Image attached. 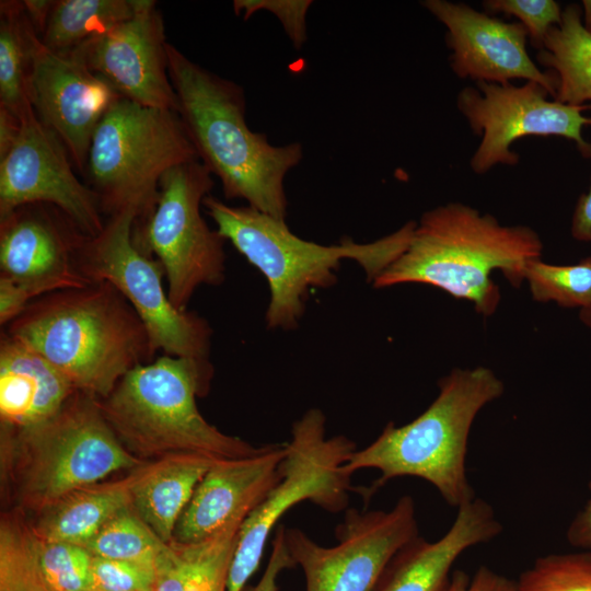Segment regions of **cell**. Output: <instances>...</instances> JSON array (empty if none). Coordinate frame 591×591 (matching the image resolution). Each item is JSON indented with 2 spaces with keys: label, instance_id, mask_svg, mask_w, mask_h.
<instances>
[{
  "label": "cell",
  "instance_id": "obj_1",
  "mask_svg": "<svg viewBox=\"0 0 591 591\" xmlns=\"http://www.w3.org/2000/svg\"><path fill=\"white\" fill-rule=\"evenodd\" d=\"M169 76L177 113L198 160L216 175L227 199L286 220L285 178L303 158L299 142L274 146L250 129L243 88L190 60L167 43Z\"/></svg>",
  "mask_w": 591,
  "mask_h": 591
},
{
  "label": "cell",
  "instance_id": "obj_2",
  "mask_svg": "<svg viewBox=\"0 0 591 591\" xmlns=\"http://www.w3.org/2000/svg\"><path fill=\"white\" fill-rule=\"evenodd\" d=\"M4 332L39 352L77 391L100 399L157 354L137 312L107 281L44 294Z\"/></svg>",
  "mask_w": 591,
  "mask_h": 591
},
{
  "label": "cell",
  "instance_id": "obj_3",
  "mask_svg": "<svg viewBox=\"0 0 591 591\" xmlns=\"http://www.w3.org/2000/svg\"><path fill=\"white\" fill-rule=\"evenodd\" d=\"M542 252L543 242L532 228L503 225L490 213L450 202L421 216L407 248L372 285L432 286L490 316L501 298L491 271L500 269L518 288L526 262L541 257Z\"/></svg>",
  "mask_w": 591,
  "mask_h": 591
},
{
  "label": "cell",
  "instance_id": "obj_4",
  "mask_svg": "<svg viewBox=\"0 0 591 591\" xmlns=\"http://www.w3.org/2000/svg\"><path fill=\"white\" fill-rule=\"evenodd\" d=\"M202 206L217 231L266 278L269 303L266 323L270 329H294L313 288L336 282V270L345 259L358 263L373 282L407 248L416 222L369 243L344 237L339 244L321 245L296 235L286 220L250 206H230L208 195Z\"/></svg>",
  "mask_w": 591,
  "mask_h": 591
},
{
  "label": "cell",
  "instance_id": "obj_5",
  "mask_svg": "<svg viewBox=\"0 0 591 591\" xmlns=\"http://www.w3.org/2000/svg\"><path fill=\"white\" fill-rule=\"evenodd\" d=\"M213 374L209 359L162 355L140 364L117 383L101 410L120 443L136 457L171 455L241 459L266 451L229 436L200 414L196 398L207 394Z\"/></svg>",
  "mask_w": 591,
  "mask_h": 591
},
{
  "label": "cell",
  "instance_id": "obj_6",
  "mask_svg": "<svg viewBox=\"0 0 591 591\" xmlns=\"http://www.w3.org/2000/svg\"><path fill=\"white\" fill-rule=\"evenodd\" d=\"M438 386V396L417 418L401 427L389 422L372 443L350 455L345 468L351 475L362 468L381 473L361 490L363 499L401 476L430 483L456 509L475 498L465 468L470 431L476 415L503 394L505 385L491 369L479 366L453 369Z\"/></svg>",
  "mask_w": 591,
  "mask_h": 591
},
{
  "label": "cell",
  "instance_id": "obj_7",
  "mask_svg": "<svg viewBox=\"0 0 591 591\" xmlns=\"http://www.w3.org/2000/svg\"><path fill=\"white\" fill-rule=\"evenodd\" d=\"M0 449L1 480L13 509L35 514L76 489L146 463L120 443L99 398L79 391L42 424L1 426Z\"/></svg>",
  "mask_w": 591,
  "mask_h": 591
},
{
  "label": "cell",
  "instance_id": "obj_8",
  "mask_svg": "<svg viewBox=\"0 0 591 591\" xmlns=\"http://www.w3.org/2000/svg\"><path fill=\"white\" fill-rule=\"evenodd\" d=\"M194 160L176 111L119 97L93 135L84 173L103 213L134 211L141 220L153 210L165 172Z\"/></svg>",
  "mask_w": 591,
  "mask_h": 591
},
{
  "label": "cell",
  "instance_id": "obj_9",
  "mask_svg": "<svg viewBox=\"0 0 591 591\" xmlns=\"http://www.w3.org/2000/svg\"><path fill=\"white\" fill-rule=\"evenodd\" d=\"M356 450L346 436L326 437V417L318 408L306 410L293 422L280 464L281 479L240 528L227 591L245 589L269 534L289 509L305 500L329 512L348 509L356 488L345 464Z\"/></svg>",
  "mask_w": 591,
  "mask_h": 591
},
{
  "label": "cell",
  "instance_id": "obj_10",
  "mask_svg": "<svg viewBox=\"0 0 591 591\" xmlns=\"http://www.w3.org/2000/svg\"><path fill=\"white\" fill-rule=\"evenodd\" d=\"M212 187V175L199 160L178 164L160 179L153 210L134 224L135 245L161 264L178 310H187L200 286H219L225 278V240L201 215Z\"/></svg>",
  "mask_w": 591,
  "mask_h": 591
},
{
  "label": "cell",
  "instance_id": "obj_11",
  "mask_svg": "<svg viewBox=\"0 0 591 591\" xmlns=\"http://www.w3.org/2000/svg\"><path fill=\"white\" fill-rule=\"evenodd\" d=\"M136 220L134 211H120L107 218L97 235H84L74 257L77 270L89 282H109L127 299L157 352L208 359L212 328L197 313L173 305L161 264L132 241Z\"/></svg>",
  "mask_w": 591,
  "mask_h": 591
},
{
  "label": "cell",
  "instance_id": "obj_12",
  "mask_svg": "<svg viewBox=\"0 0 591 591\" xmlns=\"http://www.w3.org/2000/svg\"><path fill=\"white\" fill-rule=\"evenodd\" d=\"M417 536L415 503L408 495L389 511L346 509L334 546L317 544L300 529L285 530L305 591H374L393 557Z\"/></svg>",
  "mask_w": 591,
  "mask_h": 591
},
{
  "label": "cell",
  "instance_id": "obj_13",
  "mask_svg": "<svg viewBox=\"0 0 591 591\" xmlns=\"http://www.w3.org/2000/svg\"><path fill=\"white\" fill-rule=\"evenodd\" d=\"M85 234L58 208L31 204L0 218V324L14 320L33 300L88 286L76 268Z\"/></svg>",
  "mask_w": 591,
  "mask_h": 591
},
{
  "label": "cell",
  "instance_id": "obj_14",
  "mask_svg": "<svg viewBox=\"0 0 591 591\" xmlns=\"http://www.w3.org/2000/svg\"><path fill=\"white\" fill-rule=\"evenodd\" d=\"M549 92L541 84L526 81L522 85L476 82V88L462 89L456 97L459 111L474 134L482 137L470 165L484 174L495 165H515L519 155L511 144L523 137H563L573 141L583 157L590 158L591 144L582 128L591 118L582 115L591 105H568L549 101Z\"/></svg>",
  "mask_w": 591,
  "mask_h": 591
},
{
  "label": "cell",
  "instance_id": "obj_15",
  "mask_svg": "<svg viewBox=\"0 0 591 591\" xmlns=\"http://www.w3.org/2000/svg\"><path fill=\"white\" fill-rule=\"evenodd\" d=\"M18 140L0 160V218L31 204L61 210L85 235L104 228L99 196L76 176L63 143L37 119L22 120Z\"/></svg>",
  "mask_w": 591,
  "mask_h": 591
},
{
  "label": "cell",
  "instance_id": "obj_16",
  "mask_svg": "<svg viewBox=\"0 0 591 591\" xmlns=\"http://www.w3.org/2000/svg\"><path fill=\"white\" fill-rule=\"evenodd\" d=\"M167 42L157 2L68 53L102 77L121 97L177 112L169 76Z\"/></svg>",
  "mask_w": 591,
  "mask_h": 591
},
{
  "label": "cell",
  "instance_id": "obj_17",
  "mask_svg": "<svg viewBox=\"0 0 591 591\" xmlns=\"http://www.w3.org/2000/svg\"><path fill=\"white\" fill-rule=\"evenodd\" d=\"M27 96L37 119L63 143L73 166L84 172L93 135L121 96L76 57L54 53L40 39L32 57Z\"/></svg>",
  "mask_w": 591,
  "mask_h": 591
},
{
  "label": "cell",
  "instance_id": "obj_18",
  "mask_svg": "<svg viewBox=\"0 0 591 591\" xmlns=\"http://www.w3.org/2000/svg\"><path fill=\"white\" fill-rule=\"evenodd\" d=\"M421 5L447 27L450 66L459 78L498 84L523 79L555 96L557 77L533 62L526 50L529 34L521 23H508L448 0H425Z\"/></svg>",
  "mask_w": 591,
  "mask_h": 591
},
{
  "label": "cell",
  "instance_id": "obj_19",
  "mask_svg": "<svg viewBox=\"0 0 591 591\" xmlns=\"http://www.w3.org/2000/svg\"><path fill=\"white\" fill-rule=\"evenodd\" d=\"M285 452V444H270L253 456L215 461L181 514L173 540L200 542L243 523L281 479Z\"/></svg>",
  "mask_w": 591,
  "mask_h": 591
},
{
  "label": "cell",
  "instance_id": "obj_20",
  "mask_svg": "<svg viewBox=\"0 0 591 591\" xmlns=\"http://www.w3.org/2000/svg\"><path fill=\"white\" fill-rule=\"evenodd\" d=\"M92 555L38 536L21 510L0 523V591H89Z\"/></svg>",
  "mask_w": 591,
  "mask_h": 591
},
{
  "label": "cell",
  "instance_id": "obj_21",
  "mask_svg": "<svg viewBox=\"0 0 591 591\" xmlns=\"http://www.w3.org/2000/svg\"><path fill=\"white\" fill-rule=\"evenodd\" d=\"M502 531L491 506L480 498L461 506L449 531L438 541L417 536L391 560L376 591H444L452 565L467 548Z\"/></svg>",
  "mask_w": 591,
  "mask_h": 591
},
{
  "label": "cell",
  "instance_id": "obj_22",
  "mask_svg": "<svg viewBox=\"0 0 591 591\" xmlns=\"http://www.w3.org/2000/svg\"><path fill=\"white\" fill-rule=\"evenodd\" d=\"M77 392L39 352L4 331L0 339L1 426L25 429L55 416Z\"/></svg>",
  "mask_w": 591,
  "mask_h": 591
},
{
  "label": "cell",
  "instance_id": "obj_23",
  "mask_svg": "<svg viewBox=\"0 0 591 591\" xmlns=\"http://www.w3.org/2000/svg\"><path fill=\"white\" fill-rule=\"evenodd\" d=\"M215 461L199 455H171L131 470V507L162 542H172L181 514Z\"/></svg>",
  "mask_w": 591,
  "mask_h": 591
},
{
  "label": "cell",
  "instance_id": "obj_24",
  "mask_svg": "<svg viewBox=\"0 0 591 591\" xmlns=\"http://www.w3.org/2000/svg\"><path fill=\"white\" fill-rule=\"evenodd\" d=\"M131 508L130 476L93 484L66 495L36 514L31 525L42 538L83 546L111 519Z\"/></svg>",
  "mask_w": 591,
  "mask_h": 591
},
{
  "label": "cell",
  "instance_id": "obj_25",
  "mask_svg": "<svg viewBox=\"0 0 591 591\" xmlns=\"http://www.w3.org/2000/svg\"><path fill=\"white\" fill-rule=\"evenodd\" d=\"M242 523L194 543L172 540L154 564L152 591H227Z\"/></svg>",
  "mask_w": 591,
  "mask_h": 591
},
{
  "label": "cell",
  "instance_id": "obj_26",
  "mask_svg": "<svg viewBox=\"0 0 591 591\" xmlns=\"http://www.w3.org/2000/svg\"><path fill=\"white\" fill-rule=\"evenodd\" d=\"M536 59L557 77L555 101L576 106L591 101V33L578 4L564 9L561 23L549 30Z\"/></svg>",
  "mask_w": 591,
  "mask_h": 591
},
{
  "label": "cell",
  "instance_id": "obj_27",
  "mask_svg": "<svg viewBox=\"0 0 591 591\" xmlns=\"http://www.w3.org/2000/svg\"><path fill=\"white\" fill-rule=\"evenodd\" d=\"M38 39L22 1H0V107L21 120L34 112L27 81Z\"/></svg>",
  "mask_w": 591,
  "mask_h": 591
},
{
  "label": "cell",
  "instance_id": "obj_28",
  "mask_svg": "<svg viewBox=\"0 0 591 591\" xmlns=\"http://www.w3.org/2000/svg\"><path fill=\"white\" fill-rule=\"evenodd\" d=\"M147 0H56L42 44L68 54L141 10Z\"/></svg>",
  "mask_w": 591,
  "mask_h": 591
},
{
  "label": "cell",
  "instance_id": "obj_29",
  "mask_svg": "<svg viewBox=\"0 0 591 591\" xmlns=\"http://www.w3.org/2000/svg\"><path fill=\"white\" fill-rule=\"evenodd\" d=\"M166 544L131 507L111 519L82 547L92 556L154 566Z\"/></svg>",
  "mask_w": 591,
  "mask_h": 591
},
{
  "label": "cell",
  "instance_id": "obj_30",
  "mask_svg": "<svg viewBox=\"0 0 591 591\" xmlns=\"http://www.w3.org/2000/svg\"><path fill=\"white\" fill-rule=\"evenodd\" d=\"M536 302H556L564 308L591 306V257L573 265L547 264L538 258L529 259L522 270Z\"/></svg>",
  "mask_w": 591,
  "mask_h": 591
},
{
  "label": "cell",
  "instance_id": "obj_31",
  "mask_svg": "<svg viewBox=\"0 0 591 591\" xmlns=\"http://www.w3.org/2000/svg\"><path fill=\"white\" fill-rule=\"evenodd\" d=\"M517 586L518 591H591V553L538 558Z\"/></svg>",
  "mask_w": 591,
  "mask_h": 591
},
{
  "label": "cell",
  "instance_id": "obj_32",
  "mask_svg": "<svg viewBox=\"0 0 591 591\" xmlns=\"http://www.w3.org/2000/svg\"><path fill=\"white\" fill-rule=\"evenodd\" d=\"M153 565L92 556L89 591H152Z\"/></svg>",
  "mask_w": 591,
  "mask_h": 591
},
{
  "label": "cell",
  "instance_id": "obj_33",
  "mask_svg": "<svg viewBox=\"0 0 591 591\" xmlns=\"http://www.w3.org/2000/svg\"><path fill=\"white\" fill-rule=\"evenodd\" d=\"M484 8L491 13H505L519 20L531 39L541 50L544 39L554 26L561 23L563 11L554 0H486Z\"/></svg>",
  "mask_w": 591,
  "mask_h": 591
},
{
  "label": "cell",
  "instance_id": "obj_34",
  "mask_svg": "<svg viewBox=\"0 0 591 591\" xmlns=\"http://www.w3.org/2000/svg\"><path fill=\"white\" fill-rule=\"evenodd\" d=\"M312 3L311 0H234L233 9L244 20L259 10L271 12L279 19L293 46L300 49L306 40L305 21Z\"/></svg>",
  "mask_w": 591,
  "mask_h": 591
},
{
  "label": "cell",
  "instance_id": "obj_35",
  "mask_svg": "<svg viewBox=\"0 0 591 591\" xmlns=\"http://www.w3.org/2000/svg\"><path fill=\"white\" fill-rule=\"evenodd\" d=\"M283 525L275 529L271 552L259 581L245 591H279L278 578L285 569L297 567L286 544ZM244 591V590H243Z\"/></svg>",
  "mask_w": 591,
  "mask_h": 591
},
{
  "label": "cell",
  "instance_id": "obj_36",
  "mask_svg": "<svg viewBox=\"0 0 591 591\" xmlns=\"http://www.w3.org/2000/svg\"><path fill=\"white\" fill-rule=\"evenodd\" d=\"M589 488L591 491V480ZM567 540L572 546L591 549V497L571 521L567 530Z\"/></svg>",
  "mask_w": 591,
  "mask_h": 591
},
{
  "label": "cell",
  "instance_id": "obj_37",
  "mask_svg": "<svg viewBox=\"0 0 591 591\" xmlns=\"http://www.w3.org/2000/svg\"><path fill=\"white\" fill-rule=\"evenodd\" d=\"M466 591H518V586L509 578L482 566L470 579Z\"/></svg>",
  "mask_w": 591,
  "mask_h": 591
},
{
  "label": "cell",
  "instance_id": "obj_38",
  "mask_svg": "<svg viewBox=\"0 0 591 591\" xmlns=\"http://www.w3.org/2000/svg\"><path fill=\"white\" fill-rule=\"evenodd\" d=\"M571 235L578 241L591 242V184L589 190L580 196L576 205Z\"/></svg>",
  "mask_w": 591,
  "mask_h": 591
},
{
  "label": "cell",
  "instance_id": "obj_39",
  "mask_svg": "<svg viewBox=\"0 0 591 591\" xmlns=\"http://www.w3.org/2000/svg\"><path fill=\"white\" fill-rule=\"evenodd\" d=\"M22 128L21 119L10 111L0 107V160L3 159L14 146Z\"/></svg>",
  "mask_w": 591,
  "mask_h": 591
},
{
  "label": "cell",
  "instance_id": "obj_40",
  "mask_svg": "<svg viewBox=\"0 0 591 591\" xmlns=\"http://www.w3.org/2000/svg\"><path fill=\"white\" fill-rule=\"evenodd\" d=\"M55 2L56 0L22 1L25 14L39 38L46 30Z\"/></svg>",
  "mask_w": 591,
  "mask_h": 591
},
{
  "label": "cell",
  "instance_id": "obj_41",
  "mask_svg": "<svg viewBox=\"0 0 591 591\" xmlns=\"http://www.w3.org/2000/svg\"><path fill=\"white\" fill-rule=\"evenodd\" d=\"M470 578L464 571L457 570L453 573L451 581L444 591H466Z\"/></svg>",
  "mask_w": 591,
  "mask_h": 591
},
{
  "label": "cell",
  "instance_id": "obj_42",
  "mask_svg": "<svg viewBox=\"0 0 591 591\" xmlns=\"http://www.w3.org/2000/svg\"><path fill=\"white\" fill-rule=\"evenodd\" d=\"M583 25L591 33V0H583Z\"/></svg>",
  "mask_w": 591,
  "mask_h": 591
},
{
  "label": "cell",
  "instance_id": "obj_43",
  "mask_svg": "<svg viewBox=\"0 0 591 591\" xmlns=\"http://www.w3.org/2000/svg\"><path fill=\"white\" fill-rule=\"evenodd\" d=\"M579 318L591 331V306L580 310Z\"/></svg>",
  "mask_w": 591,
  "mask_h": 591
}]
</instances>
